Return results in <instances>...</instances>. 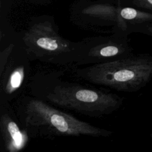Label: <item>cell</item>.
<instances>
[{
	"instance_id": "1",
	"label": "cell",
	"mask_w": 152,
	"mask_h": 152,
	"mask_svg": "<svg viewBox=\"0 0 152 152\" xmlns=\"http://www.w3.org/2000/svg\"><path fill=\"white\" fill-rule=\"evenodd\" d=\"M28 94L53 106L93 118L112 114L120 108L119 95L65 80L64 71H40L30 77Z\"/></svg>"
},
{
	"instance_id": "2",
	"label": "cell",
	"mask_w": 152,
	"mask_h": 152,
	"mask_svg": "<svg viewBox=\"0 0 152 152\" xmlns=\"http://www.w3.org/2000/svg\"><path fill=\"white\" fill-rule=\"evenodd\" d=\"M17 118L21 127L31 138L88 136L108 137L113 132L95 126L30 94L17 102Z\"/></svg>"
},
{
	"instance_id": "3",
	"label": "cell",
	"mask_w": 152,
	"mask_h": 152,
	"mask_svg": "<svg viewBox=\"0 0 152 152\" xmlns=\"http://www.w3.org/2000/svg\"><path fill=\"white\" fill-rule=\"evenodd\" d=\"M78 79L118 91H137L152 77V57L131 55L116 61L68 67Z\"/></svg>"
},
{
	"instance_id": "4",
	"label": "cell",
	"mask_w": 152,
	"mask_h": 152,
	"mask_svg": "<svg viewBox=\"0 0 152 152\" xmlns=\"http://www.w3.org/2000/svg\"><path fill=\"white\" fill-rule=\"evenodd\" d=\"M30 61L59 66H75L83 49L81 41L72 42L62 37L49 20L31 24L20 39Z\"/></svg>"
},
{
	"instance_id": "5",
	"label": "cell",
	"mask_w": 152,
	"mask_h": 152,
	"mask_svg": "<svg viewBox=\"0 0 152 152\" xmlns=\"http://www.w3.org/2000/svg\"><path fill=\"white\" fill-rule=\"evenodd\" d=\"M121 33L109 36H97L83 39L82 52L76 66L116 61L131 55L130 48Z\"/></svg>"
},
{
	"instance_id": "6",
	"label": "cell",
	"mask_w": 152,
	"mask_h": 152,
	"mask_svg": "<svg viewBox=\"0 0 152 152\" xmlns=\"http://www.w3.org/2000/svg\"><path fill=\"white\" fill-rule=\"evenodd\" d=\"M30 63L19 40L0 72V102L10 103L19 96L30 77Z\"/></svg>"
},
{
	"instance_id": "7",
	"label": "cell",
	"mask_w": 152,
	"mask_h": 152,
	"mask_svg": "<svg viewBox=\"0 0 152 152\" xmlns=\"http://www.w3.org/2000/svg\"><path fill=\"white\" fill-rule=\"evenodd\" d=\"M0 135L1 144L8 152L23 150L30 139L8 102H0Z\"/></svg>"
},
{
	"instance_id": "8",
	"label": "cell",
	"mask_w": 152,
	"mask_h": 152,
	"mask_svg": "<svg viewBox=\"0 0 152 152\" xmlns=\"http://www.w3.org/2000/svg\"><path fill=\"white\" fill-rule=\"evenodd\" d=\"M120 10L108 5H94L84 8L82 12L89 17L101 20L104 23H115L121 32H124L128 26L120 15Z\"/></svg>"
},
{
	"instance_id": "9",
	"label": "cell",
	"mask_w": 152,
	"mask_h": 152,
	"mask_svg": "<svg viewBox=\"0 0 152 152\" xmlns=\"http://www.w3.org/2000/svg\"><path fill=\"white\" fill-rule=\"evenodd\" d=\"M120 15L125 21L133 23H141L152 20V14L126 7L120 10Z\"/></svg>"
},
{
	"instance_id": "10",
	"label": "cell",
	"mask_w": 152,
	"mask_h": 152,
	"mask_svg": "<svg viewBox=\"0 0 152 152\" xmlns=\"http://www.w3.org/2000/svg\"><path fill=\"white\" fill-rule=\"evenodd\" d=\"M132 1L138 7L152 10V0H132Z\"/></svg>"
},
{
	"instance_id": "11",
	"label": "cell",
	"mask_w": 152,
	"mask_h": 152,
	"mask_svg": "<svg viewBox=\"0 0 152 152\" xmlns=\"http://www.w3.org/2000/svg\"><path fill=\"white\" fill-rule=\"evenodd\" d=\"M148 30L151 31V32H152V27H150L149 28H148Z\"/></svg>"
},
{
	"instance_id": "12",
	"label": "cell",
	"mask_w": 152,
	"mask_h": 152,
	"mask_svg": "<svg viewBox=\"0 0 152 152\" xmlns=\"http://www.w3.org/2000/svg\"><path fill=\"white\" fill-rule=\"evenodd\" d=\"M118 1H119V2H120V0H118Z\"/></svg>"
}]
</instances>
